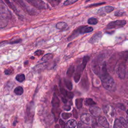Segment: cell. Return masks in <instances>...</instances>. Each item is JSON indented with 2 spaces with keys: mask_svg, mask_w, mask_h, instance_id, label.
<instances>
[{
  "mask_svg": "<svg viewBox=\"0 0 128 128\" xmlns=\"http://www.w3.org/2000/svg\"><path fill=\"white\" fill-rule=\"evenodd\" d=\"M100 76L103 86L110 92H114L116 90V83L108 72L106 62H104L100 70Z\"/></svg>",
  "mask_w": 128,
  "mask_h": 128,
  "instance_id": "obj_1",
  "label": "cell"
},
{
  "mask_svg": "<svg viewBox=\"0 0 128 128\" xmlns=\"http://www.w3.org/2000/svg\"><path fill=\"white\" fill-rule=\"evenodd\" d=\"M89 59H90V57L88 56H85L83 58L82 63L77 67L76 72L74 77V82H78L79 81L81 76V74L82 72L84 70V69L86 66V64L88 62V61Z\"/></svg>",
  "mask_w": 128,
  "mask_h": 128,
  "instance_id": "obj_2",
  "label": "cell"
},
{
  "mask_svg": "<svg viewBox=\"0 0 128 128\" xmlns=\"http://www.w3.org/2000/svg\"><path fill=\"white\" fill-rule=\"evenodd\" d=\"M116 72L121 79H124L126 74V66L125 62H118L116 66Z\"/></svg>",
  "mask_w": 128,
  "mask_h": 128,
  "instance_id": "obj_3",
  "label": "cell"
},
{
  "mask_svg": "<svg viewBox=\"0 0 128 128\" xmlns=\"http://www.w3.org/2000/svg\"><path fill=\"white\" fill-rule=\"evenodd\" d=\"M126 21L125 20H118L116 21H112L110 22L106 27V29H114L118 28L123 27L126 24Z\"/></svg>",
  "mask_w": 128,
  "mask_h": 128,
  "instance_id": "obj_4",
  "label": "cell"
},
{
  "mask_svg": "<svg viewBox=\"0 0 128 128\" xmlns=\"http://www.w3.org/2000/svg\"><path fill=\"white\" fill-rule=\"evenodd\" d=\"M28 2L32 6L38 9H46L48 8V6L44 1L40 0H27Z\"/></svg>",
  "mask_w": 128,
  "mask_h": 128,
  "instance_id": "obj_5",
  "label": "cell"
},
{
  "mask_svg": "<svg viewBox=\"0 0 128 128\" xmlns=\"http://www.w3.org/2000/svg\"><path fill=\"white\" fill-rule=\"evenodd\" d=\"M81 121L86 124H96V120L90 114H84L80 116Z\"/></svg>",
  "mask_w": 128,
  "mask_h": 128,
  "instance_id": "obj_6",
  "label": "cell"
},
{
  "mask_svg": "<svg viewBox=\"0 0 128 128\" xmlns=\"http://www.w3.org/2000/svg\"><path fill=\"white\" fill-rule=\"evenodd\" d=\"M0 16L6 20H8L10 16V12L7 6L1 0H0Z\"/></svg>",
  "mask_w": 128,
  "mask_h": 128,
  "instance_id": "obj_7",
  "label": "cell"
},
{
  "mask_svg": "<svg viewBox=\"0 0 128 128\" xmlns=\"http://www.w3.org/2000/svg\"><path fill=\"white\" fill-rule=\"evenodd\" d=\"M34 113V104L32 102L28 104L26 107V116L28 118L32 119Z\"/></svg>",
  "mask_w": 128,
  "mask_h": 128,
  "instance_id": "obj_8",
  "label": "cell"
},
{
  "mask_svg": "<svg viewBox=\"0 0 128 128\" xmlns=\"http://www.w3.org/2000/svg\"><path fill=\"white\" fill-rule=\"evenodd\" d=\"M18 2L20 3V4L24 8V10H26L30 14V15H36V11L33 8H31L30 6H28V5H26V4L24 2H22V1H18Z\"/></svg>",
  "mask_w": 128,
  "mask_h": 128,
  "instance_id": "obj_9",
  "label": "cell"
},
{
  "mask_svg": "<svg viewBox=\"0 0 128 128\" xmlns=\"http://www.w3.org/2000/svg\"><path fill=\"white\" fill-rule=\"evenodd\" d=\"M89 110L90 114L94 116H98L101 113V110L100 108L96 106H91L89 108Z\"/></svg>",
  "mask_w": 128,
  "mask_h": 128,
  "instance_id": "obj_10",
  "label": "cell"
},
{
  "mask_svg": "<svg viewBox=\"0 0 128 128\" xmlns=\"http://www.w3.org/2000/svg\"><path fill=\"white\" fill-rule=\"evenodd\" d=\"M102 34L100 32H98L94 34L89 40V42L91 44H95L98 42L100 40L102 37Z\"/></svg>",
  "mask_w": 128,
  "mask_h": 128,
  "instance_id": "obj_11",
  "label": "cell"
},
{
  "mask_svg": "<svg viewBox=\"0 0 128 128\" xmlns=\"http://www.w3.org/2000/svg\"><path fill=\"white\" fill-rule=\"evenodd\" d=\"M104 112L107 115H109L111 116H113L114 114V110L113 108L110 106H106L103 108Z\"/></svg>",
  "mask_w": 128,
  "mask_h": 128,
  "instance_id": "obj_12",
  "label": "cell"
},
{
  "mask_svg": "<svg viewBox=\"0 0 128 128\" xmlns=\"http://www.w3.org/2000/svg\"><path fill=\"white\" fill-rule=\"evenodd\" d=\"M98 121L99 124L102 126L104 127V128H110L109 124H108L106 118L105 117L102 116H100L98 118Z\"/></svg>",
  "mask_w": 128,
  "mask_h": 128,
  "instance_id": "obj_13",
  "label": "cell"
},
{
  "mask_svg": "<svg viewBox=\"0 0 128 128\" xmlns=\"http://www.w3.org/2000/svg\"><path fill=\"white\" fill-rule=\"evenodd\" d=\"M52 107L54 108H58L60 106V101L58 97L57 96L56 94H54L52 100Z\"/></svg>",
  "mask_w": 128,
  "mask_h": 128,
  "instance_id": "obj_14",
  "label": "cell"
},
{
  "mask_svg": "<svg viewBox=\"0 0 128 128\" xmlns=\"http://www.w3.org/2000/svg\"><path fill=\"white\" fill-rule=\"evenodd\" d=\"M48 66V64L46 62H44L42 63H40L39 64L37 65H36L34 68V70H35L36 71H40L42 70H44Z\"/></svg>",
  "mask_w": 128,
  "mask_h": 128,
  "instance_id": "obj_15",
  "label": "cell"
},
{
  "mask_svg": "<svg viewBox=\"0 0 128 128\" xmlns=\"http://www.w3.org/2000/svg\"><path fill=\"white\" fill-rule=\"evenodd\" d=\"M52 113L54 115V118H55V121L56 122L58 121V118H59L60 114V113L61 112V110H60V109L59 108H52Z\"/></svg>",
  "mask_w": 128,
  "mask_h": 128,
  "instance_id": "obj_16",
  "label": "cell"
},
{
  "mask_svg": "<svg viewBox=\"0 0 128 128\" xmlns=\"http://www.w3.org/2000/svg\"><path fill=\"white\" fill-rule=\"evenodd\" d=\"M92 69L93 70V71L94 72L97 74V75H100V68L99 66V65L96 62H92Z\"/></svg>",
  "mask_w": 128,
  "mask_h": 128,
  "instance_id": "obj_17",
  "label": "cell"
},
{
  "mask_svg": "<svg viewBox=\"0 0 128 128\" xmlns=\"http://www.w3.org/2000/svg\"><path fill=\"white\" fill-rule=\"evenodd\" d=\"M66 125L69 128H75L76 126V122L74 120L71 119L67 122Z\"/></svg>",
  "mask_w": 128,
  "mask_h": 128,
  "instance_id": "obj_18",
  "label": "cell"
},
{
  "mask_svg": "<svg viewBox=\"0 0 128 128\" xmlns=\"http://www.w3.org/2000/svg\"><path fill=\"white\" fill-rule=\"evenodd\" d=\"M53 56H54L52 54H47L42 57L41 60L42 61H44V62H46V61L52 59L53 58Z\"/></svg>",
  "mask_w": 128,
  "mask_h": 128,
  "instance_id": "obj_19",
  "label": "cell"
},
{
  "mask_svg": "<svg viewBox=\"0 0 128 128\" xmlns=\"http://www.w3.org/2000/svg\"><path fill=\"white\" fill-rule=\"evenodd\" d=\"M56 26L58 29L64 30L68 26V24L64 22H59L58 24H56Z\"/></svg>",
  "mask_w": 128,
  "mask_h": 128,
  "instance_id": "obj_20",
  "label": "cell"
},
{
  "mask_svg": "<svg viewBox=\"0 0 128 128\" xmlns=\"http://www.w3.org/2000/svg\"><path fill=\"white\" fill-rule=\"evenodd\" d=\"M8 20L3 18L0 16V28H2L5 27L8 24Z\"/></svg>",
  "mask_w": 128,
  "mask_h": 128,
  "instance_id": "obj_21",
  "label": "cell"
},
{
  "mask_svg": "<svg viewBox=\"0 0 128 128\" xmlns=\"http://www.w3.org/2000/svg\"><path fill=\"white\" fill-rule=\"evenodd\" d=\"M64 85L66 86V88H68L69 90H72V82L66 78H64Z\"/></svg>",
  "mask_w": 128,
  "mask_h": 128,
  "instance_id": "obj_22",
  "label": "cell"
},
{
  "mask_svg": "<svg viewBox=\"0 0 128 128\" xmlns=\"http://www.w3.org/2000/svg\"><path fill=\"white\" fill-rule=\"evenodd\" d=\"M82 102H83V98H78L76 100V106L77 108L80 109L82 108Z\"/></svg>",
  "mask_w": 128,
  "mask_h": 128,
  "instance_id": "obj_23",
  "label": "cell"
},
{
  "mask_svg": "<svg viewBox=\"0 0 128 128\" xmlns=\"http://www.w3.org/2000/svg\"><path fill=\"white\" fill-rule=\"evenodd\" d=\"M14 92L16 94V95H21L23 94L24 92V89L23 88L20 86H17L15 89L14 90Z\"/></svg>",
  "mask_w": 128,
  "mask_h": 128,
  "instance_id": "obj_24",
  "label": "cell"
},
{
  "mask_svg": "<svg viewBox=\"0 0 128 128\" xmlns=\"http://www.w3.org/2000/svg\"><path fill=\"white\" fill-rule=\"evenodd\" d=\"M74 66H70V68H68L67 72H66V76L69 77L70 78L72 77V76L74 72Z\"/></svg>",
  "mask_w": 128,
  "mask_h": 128,
  "instance_id": "obj_25",
  "label": "cell"
},
{
  "mask_svg": "<svg viewBox=\"0 0 128 128\" xmlns=\"http://www.w3.org/2000/svg\"><path fill=\"white\" fill-rule=\"evenodd\" d=\"M16 79L19 82H22L25 80V76L23 74H20L16 75Z\"/></svg>",
  "mask_w": 128,
  "mask_h": 128,
  "instance_id": "obj_26",
  "label": "cell"
},
{
  "mask_svg": "<svg viewBox=\"0 0 128 128\" xmlns=\"http://www.w3.org/2000/svg\"><path fill=\"white\" fill-rule=\"evenodd\" d=\"M98 22V20L96 18H90L88 20V23L90 24H96Z\"/></svg>",
  "mask_w": 128,
  "mask_h": 128,
  "instance_id": "obj_27",
  "label": "cell"
},
{
  "mask_svg": "<svg viewBox=\"0 0 128 128\" xmlns=\"http://www.w3.org/2000/svg\"><path fill=\"white\" fill-rule=\"evenodd\" d=\"M119 120L121 124L125 128H128V124H127V122L126 121V120L124 119V118L123 117L121 116Z\"/></svg>",
  "mask_w": 128,
  "mask_h": 128,
  "instance_id": "obj_28",
  "label": "cell"
},
{
  "mask_svg": "<svg viewBox=\"0 0 128 128\" xmlns=\"http://www.w3.org/2000/svg\"><path fill=\"white\" fill-rule=\"evenodd\" d=\"M102 8H103L104 11L106 13H110L114 10V8L113 6H106Z\"/></svg>",
  "mask_w": 128,
  "mask_h": 128,
  "instance_id": "obj_29",
  "label": "cell"
},
{
  "mask_svg": "<svg viewBox=\"0 0 128 128\" xmlns=\"http://www.w3.org/2000/svg\"><path fill=\"white\" fill-rule=\"evenodd\" d=\"M85 103L86 105L88 106H93V105H95L96 104V102H94L92 99L90 98H88L85 101Z\"/></svg>",
  "mask_w": 128,
  "mask_h": 128,
  "instance_id": "obj_30",
  "label": "cell"
},
{
  "mask_svg": "<svg viewBox=\"0 0 128 128\" xmlns=\"http://www.w3.org/2000/svg\"><path fill=\"white\" fill-rule=\"evenodd\" d=\"M88 78L86 76L85 77H84L82 78V80L81 81V84L82 86H83V88H88V84H86V82H88Z\"/></svg>",
  "mask_w": 128,
  "mask_h": 128,
  "instance_id": "obj_31",
  "label": "cell"
},
{
  "mask_svg": "<svg viewBox=\"0 0 128 128\" xmlns=\"http://www.w3.org/2000/svg\"><path fill=\"white\" fill-rule=\"evenodd\" d=\"M48 2L52 6H58L59 4V3L60 2V0H48Z\"/></svg>",
  "mask_w": 128,
  "mask_h": 128,
  "instance_id": "obj_32",
  "label": "cell"
},
{
  "mask_svg": "<svg viewBox=\"0 0 128 128\" xmlns=\"http://www.w3.org/2000/svg\"><path fill=\"white\" fill-rule=\"evenodd\" d=\"M114 128H122V125L121 124L118 119H116L114 124Z\"/></svg>",
  "mask_w": 128,
  "mask_h": 128,
  "instance_id": "obj_33",
  "label": "cell"
},
{
  "mask_svg": "<svg viewBox=\"0 0 128 128\" xmlns=\"http://www.w3.org/2000/svg\"><path fill=\"white\" fill-rule=\"evenodd\" d=\"M72 116V114L68 112H63L62 114V117L64 119H68Z\"/></svg>",
  "mask_w": 128,
  "mask_h": 128,
  "instance_id": "obj_34",
  "label": "cell"
},
{
  "mask_svg": "<svg viewBox=\"0 0 128 128\" xmlns=\"http://www.w3.org/2000/svg\"><path fill=\"white\" fill-rule=\"evenodd\" d=\"M125 14V12L122 10H118L114 13V16H122Z\"/></svg>",
  "mask_w": 128,
  "mask_h": 128,
  "instance_id": "obj_35",
  "label": "cell"
},
{
  "mask_svg": "<svg viewBox=\"0 0 128 128\" xmlns=\"http://www.w3.org/2000/svg\"><path fill=\"white\" fill-rule=\"evenodd\" d=\"M77 0H66L64 2V6H67L69 5L70 4H72L74 2H76Z\"/></svg>",
  "mask_w": 128,
  "mask_h": 128,
  "instance_id": "obj_36",
  "label": "cell"
},
{
  "mask_svg": "<svg viewBox=\"0 0 128 128\" xmlns=\"http://www.w3.org/2000/svg\"><path fill=\"white\" fill-rule=\"evenodd\" d=\"M44 53V51L42 50H36L34 52V54L35 56H39L42 54H43Z\"/></svg>",
  "mask_w": 128,
  "mask_h": 128,
  "instance_id": "obj_37",
  "label": "cell"
},
{
  "mask_svg": "<svg viewBox=\"0 0 128 128\" xmlns=\"http://www.w3.org/2000/svg\"><path fill=\"white\" fill-rule=\"evenodd\" d=\"M106 4V2H99V3H96V4H90V6H88L87 7H88V8H91V7H93V6H100V5H102V4Z\"/></svg>",
  "mask_w": 128,
  "mask_h": 128,
  "instance_id": "obj_38",
  "label": "cell"
},
{
  "mask_svg": "<svg viewBox=\"0 0 128 128\" xmlns=\"http://www.w3.org/2000/svg\"><path fill=\"white\" fill-rule=\"evenodd\" d=\"M117 107L118 108H120V110H126V107H125V106L122 104H120V103L118 104H117Z\"/></svg>",
  "mask_w": 128,
  "mask_h": 128,
  "instance_id": "obj_39",
  "label": "cell"
},
{
  "mask_svg": "<svg viewBox=\"0 0 128 128\" xmlns=\"http://www.w3.org/2000/svg\"><path fill=\"white\" fill-rule=\"evenodd\" d=\"M13 72V70L12 68H8V69H6L4 70V74H6L7 75H9V74H11Z\"/></svg>",
  "mask_w": 128,
  "mask_h": 128,
  "instance_id": "obj_40",
  "label": "cell"
},
{
  "mask_svg": "<svg viewBox=\"0 0 128 128\" xmlns=\"http://www.w3.org/2000/svg\"><path fill=\"white\" fill-rule=\"evenodd\" d=\"M63 108L65 110H66V111H68L70 110L71 108V107L70 105H68V104H65L64 106H63Z\"/></svg>",
  "mask_w": 128,
  "mask_h": 128,
  "instance_id": "obj_41",
  "label": "cell"
},
{
  "mask_svg": "<svg viewBox=\"0 0 128 128\" xmlns=\"http://www.w3.org/2000/svg\"><path fill=\"white\" fill-rule=\"evenodd\" d=\"M59 123H60V124L62 128H64L66 126V124L62 119H60L59 120Z\"/></svg>",
  "mask_w": 128,
  "mask_h": 128,
  "instance_id": "obj_42",
  "label": "cell"
},
{
  "mask_svg": "<svg viewBox=\"0 0 128 128\" xmlns=\"http://www.w3.org/2000/svg\"><path fill=\"white\" fill-rule=\"evenodd\" d=\"M73 116L75 118H78V114L77 111L76 110L75 108L73 109Z\"/></svg>",
  "mask_w": 128,
  "mask_h": 128,
  "instance_id": "obj_43",
  "label": "cell"
},
{
  "mask_svg": "<svg viewBox=\"0 0 128 128\" xmlns=\"http://www.w3.org/2000/svg\"><path fill=\"white\" fill-rule=\"evenodd\" d=\"M62 102H63L64 104H66L67 103V102H68V100H67V99H66L65 97L62 96Z\"/></svg>",
  "mask_w": 128,
  "mask_h": 128,
  "instance_id": "obj_44",
  "label": "cell"
},
{
  "mask_svg": "<svg viewBox=\"0 0 128 128\" xmlns=\"http://www.w3.org/2000/svg\"><path fill=\"white\" fill-rule=\"evenodd\" d=\"M55 128H60V127L59 125L57 124H56V126H55Z\"/></svg>",
  "mask_w": 128,
  "mask_h": 128,
  "instance_id": "obj_45",
  "label": "cell"
},
{
  "mask_svg": "<svg viewBox=\"0 0 128 128\" xmlns=\"http://www.w3.org/2000/svg\"><path fill=\"white\" fill-rule=\"evenodd\" d=\"M16 120H14V123H13V125L14 126H15L16 124Z\"/></svg>",
  "mask_w": 128,
  "mask_h": 128,
  "instance_id": "obj_46",
  "label": "cell"
},
{
  "mask_svg": "<svg viewBox=\"0 0 128 128\" xmlns=\"http://www.w3.org/2000/svg\"><path fill=\"white\" fill-rule=\"evenodd\" d=\"M82 128H90L89 126H82Z\"/></svg>",
  "mask_w": 128,
  "mask_h": 128,
  "instance_id": "obj_47",
  "label": "cell"
},
{
  "mask_svg": "<svg viewBox=\"0 0 128 128\" xmlns=\"http://www.w3.org/2000/svg\"><path fill=\"white\" fill-rule=\"evenodd\" d=\"M28 62V61L27 60V61H26V62H24V64H27Z\"/></svg>",
  "mask_w": 128,
  "mask_h": 128,
  "instance_id": "obj_48",
  "label": "cell"
},
{
  "mask_svg": "<svg viewBox=\"0 0 128 128\" xmlns=\"http://www.w3.org/2000/svg\"><path fill=\"white\" fill-rule=\"evenodd\" d=\"M30 58H31V59H34V58L33 57V56H32V57H30Z\"/></svg>",
  "mask_w": 128,
  "mask_h": 128,
  "instance_id": "obj_49",
  "label": "cell"
}]
</instances>
